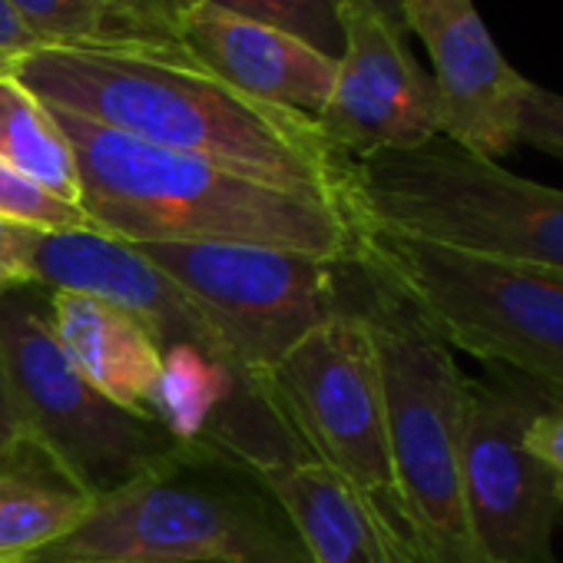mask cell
<instances>
[{"label": "cell", "instance_id": "cell-18", "mask_svg": "<svg viewBox=\"0 0 563 563\" xmlns=\"http://www.w3.org/2000/svg\"><path fill=\"white\" fill-rule=\"evenodd\" d=\"M93 507L31 438L0 451V563L24 560L67 537Z\"/></svg>", "mask_w": 563, "mask_h": 563}, {"label": "cell", "instance_id": "cell-26", "mask_svg": "<svg viewBox=\"0 0 563 563\" xmlns=\"http://www.w3.org/2000/svg\"><path fill=\"white\" fill-rule=\"evenodd\" d=\"M24 424L18 418V408L11 401V391H8V382H4V372H0V451L24 441Z\"/></svg>", "mask_w": 563, "mask_h": 563}, {"label": "cell", "instance_id": "cell-23", "mask_svg": "<svg viewBox=\"0 0 563 563\" xmlns=\"http://www.w3.org/2000/svg\"><path fill=\"white\" fill-rule=\"evenodd\" d=\"M530 454L550 471L556 497L563 504V401H550L523 431Z\"/></svg>", "mask_w": 563, "mask_h": 563}, {"label": "cell", "instance_id": "cell-15", "mask_svg": "<svg viewBox=\"0 0 563 563\" xmlns=\"http://www.w3.org/2000/svg\"><path fill=\"white\" fill-rule=\"evenodd\" d=\"M54 335L80 375L113 405L153 418L163 349L126 309L67 289H47ZM156 421V418H153Z\"/></svg>", "mask_w": 563, "mask_h": 563}, {"label": "cell", "instance_id": "cell-9", "mask_svg": "<svg viewBox=\"0 0 563 563\" xmlns=\"http://www.w3.org/2000/svg\"><path fill=\"white\" fill-rule=\"evenodd\" d=\"M192 302L229 362L252 382L286 358L342 302V265L245 242L133 245Z\"/></svg>", "mask_w": 563, "mask_h": 563}, {"label": "cell", "instance_id": "cell-12", "mask_svg": "<svg viewBox=\"0 0 563 563\" xmlns=\"http://www.w3.org/2000/svg\"><path fill=\"white\" fill-rule=\"evenodd\" d=\"M401 8L408 34L431 57L441 136L487 159L510 153L530 80L504 60L474 0H401Z\"/></svg>", "mask_w": 563, "mask_h": 563}, {"label": "cell", "instance_id": "cell-1", "mask_svg": "<svg viewBox=\"0 0 563 563\" xmlns=\"http://www.w3.org/2000/svg\"><path fill=\"white\" fill-rule=\"evenodd\" d=\"M11 74L47 107L345 209L349 156L316 120L245 97L196 60L37 47Z\"/></svg>", "mask_w": 563, "mask_h": 563}, {"label": "cell", "instance_id": "cell-6", "mask_svg": "<svg viewBox=\"0 0 563 563\" xmlns=\"http://www.w3.org/2000/svg\"><path fill=\"white\" fill-rule=\"evenodd\" d=\"M358 258L454 352L520 375L563 401V278L358 225Z\"/></svg>", "mask_w": 563, "mask_h": 563}, {"label": "cell", "instance_id": "cell-17", "mask_svg": "<svg viewBox=\"0 0 563 563\" xmlns=\"http://www.w3.org/2000/svg\"><path fill=\"white\" fill-rule=\"evenodd\" d=\"M41 47L192 60L179 41L189 0H11Z\"/></svg>", "mask_w": 563, "mask_h": 563}, {"label": "cell", "instance_id": "cell-20", "mask_svg": "<svg viewBox=\"0 0 563 563\" xmlns=\"http://www.w3.org/2000/svg\"><path fill=\"white\" fill-rule=\"evenodd\" d=\"M206 4L289 31L335 60L345 54L342 0H206Z\"/></svg>", "mask_w": 563, "mask_h": 563}, {"label": "cell", "instance_id": "cell-19", "mask_svg": "<svg viewBox=\"0 0 563 563\" xmlns=\"http://www.w3.org/2000/svg\"><path fill=\"white\" fill-rule=\"evenodd\" d=\"M0 159L51 196L80 206V169L64 126L11 70L0 74Z\"/></svg>", "mask_w": 563, "mask_h": 563}, {"label": "cell", "instance_id": "cell-4", "mask_svg": "<svg viewBox=\"0 0 563 563\" xmlns=\"http://www.w3.org/2000/svg\"><path fill=\"white\" fill-rule=\"evenodd\" d=\"M345 286L378 355L395 484L418 550L424 563H484L464 494V375L454 352L368 262L345 265Z\"/></svg>", "mask_w": 563, "mask_h": 563}, {"label": "cell", "instance_id": "cell-22", "mask_svg": "<svg viewBox=\"0 0 563 563\" xmlns=\"http://www.w3.org/2000/svg\"><path fill=\"white\" fill-rule=\"evenodd\" d=\"M517 143L563 163V97L560 93L527 84L523 103H520Z\"/></svg>", "mask_w": 563, "mask_h": 563}, {"label": "cell", "instance_id": "cell-21", "mask_svg": "<svg viewBox=\"0 0 563 563\" xmlns=\"http://www.w3.org/2000/svg\"><path fill=\"white\" fill-rule=\"evenodd\" d=\"M0 219L37 229V232H67V229H97L80 206H70L34 179L21 176L14 166L0 159Z\"/></svg>", "mask_w": 563, "mask_h": 563}, {"label": "cell", "instance_id": "cell-25", "mask_svg": "<svg viewBox=\"0 0 563 563\" xmlns=\"http://www.w3.org/2000/svg\"><path fill=\"white\" fill-rule=\"evenodd\" d=\"M37 47H41V41L21 21V14L14 11L11 0H0V60L11 67L14 60L34 54Z\"/></svg>", "mask_w": 563, "mask_h": 563}, {"label": "cell", "instance_id": "cell-29", "mask_svg": "<svg viewBox=\"0 0 563 563\" xmlns=\"http://www.w3.org/2000/svg\"><path fill=\"white\" fill-rule=\"evenodd\" d=\"M14 563H21V560H14Z\"/></svg>", "mask_w": 563, "mask_h": 563}, {"label": "cell", "instance_id": "cell-13", "mask_svg": "<svg viewBox=\"0 0 563 563\" xmlns=\"http://www.w3.org/2000/svg\"><path fill=\"white\" fill-rule=\"evenodd\" d=\"M31 272H34V286L41 289L84 292L126 309L150 329L159 349L192 345L232 365L219 339L192 309V302L156 265H150L130 242L117 235H107L100 229L41 232L31 258Z\"/></svg>", "mask_w": 563, "mask_h": 563}, {"label": "cell", "instance_id": "cell-27", "mask_svg": "<svg viewBox=\"0 0 563 563\" xmlns=\"http://www.w3.org/2000/svg\"><path fill=\"white\" fill-rule=\"evenodd\" d=\"M368 4L401 34V37H408V27H405V8H401V0H368Z\"/></svg>", "mask_w": 563, "mask_h": 563}, {"label": "cell", "instance_id": "cell-16", "mask_svg": "<svg viewBox=\"0 0 563 563\" xmlns=\"http://www.w3.org/2000/svg\"><path fill=\"white\" fill-rule=\"evenodd\" d=\"M312 563H421L385 527L375 507L322 461L309 457L265 474Z\"/></svg>", "mask_w": 563, "mask_h": 563}, {"label": "cell", "instance_id": "cell-14", "mask_svg": "<svg viewBox=\"0 0 563 563\" xmlns=\"http://www.w3.org/2000/svg\"><path fill=\"white\" fill-rule=\"evenodd\" d=\"M179 41L202 70L232 90L309 120L322 117L339 77V60L296 34L239 18L206 0H189L183 8Z\"/></svg>", "mask_w": 563, "mask_h": 563}, {"label": "cell", "instance_id": "cell-2", "mask_svg": "<svg viewBox=\"0 0 563 563\" xmlns=\"http://www.w3.org/2000/svg\"><path fill=\"white\" fill-rule=\"evenodd\" d=\"M51 110L77 156L80 206L107 235L130 245L245 242L299 249L332 262L358 258V225L332 202L275 189L209 159Z\"/></svg>", "mask_w": 563, "mask_h": 563}, {"label": "cell", "instance_id": "cell-8", "mask_svg": "<svg viewBox=\"0 0 563 563\" xmlns=\"http://www.w3.org/2000/svg\"><path fill=\"white\" fill-rule=\"evenodd\" d=\"M345 265L339 309L268 372L265 385L309 454L349 481L398 543L424 563L395 484L378 355L349 296Z\"/></svg>", "mask_w": 563, "mask_h": 563}, {"label": "cell", "instance_id": "cell-28", "mask_svg": "<svg viewBox=\"0 0 563 563\" xmlns=\"http://www.w3.org/2000/svg\"><path fill=\"white\" fill-rule=\"evenodd\" d=\"M4 70H11V67H8V64H4V60H0V74H4Z\"/></svg>", "mask_w": 563, "mask_h": 563}, {"label": "cell", "instance_id": "cell-7", "mask_svg": "<svg viewBox=\"0 0 563 563\" xmlns=\"http://www.w3.org/2000/svg\"><path fill=\"white\" fill-rule=\"evenodd\" d=\"M0 372L24 434L93 500L183 451L166 428L100 395L54 335L47 289L0 296Z\"/></svg>", "mask_w": 563, "mask_h": 563}, {"label": "cell", "instance_id": "cell-10", "mask_svg": "<svg viewBox=\"0 0 563 563\" xmlns=\"http://www.w3.org/2000/svg\"><path fill=\"white\" fill-rule=\"evenodd\" d=\"M560 401L540 385L497 372L464 375L461 467L467 517L484 563H560L553 550L563 504L550 471L530 454L523 431Z\"/></svg>", "mask_w": 563, "mask_h": 563}, {"label": "cell", "instance_id": "cell-24", "mask_svg": "<svg viewBox=\"0 0 563 563\" xmlns=\"http://www.w3.org/2000/svg\"><path fill=\"white\" fill-rule=\"evenodd\" d=\"M37 229H24L14 222L0 219V296L18 289V286H34V245H37Z\"/></svg>", "mask_w": 563, "mask_h": 563}, {"label": "cell", "instance_id": "cell-3", "mask_svg": "<svg viewBox=\"0 0 563 563\" xmlns=\"http://www.w3.org/2000/svg\"><path fill=\"white\" fill-rule=\"evenodd\" d=\"M21 563H312L265 477L212 448L179 454L93 500Z\"/></svg>", "mask_w": 563, "mask_h": 563}, {"label": "cell", "instance_id": "cell-5", "mask_svg": "<svg viewBox=\"0 0 563 563\" xmlns=\"http://www.w3.org/2000/svg\"><path fill=\"white\" fill-rule=\"evenodd\" d=\"M342 206L355 225L563 278V189L523 179L444 136L349 159Z\"/></svg>", "mask_w": 563, "mask_h": 563}, {"label": "cell", "instance_id": "cell-11", "mask_svg": "<svg viewBox=\"0 0 563 563\" xmlns=\"http://www.w3.org/2000/svg\"><path fill=\"white\" fill-rule=\"evenodd\" d=\"M342 24L345 54L316 120L322 136L349 159L415 150L441 136L434 80L418 67L405 37L368 0H342Z\"/></svg>", "mask_w": 563, "mask_h": 563}]
</instances>
